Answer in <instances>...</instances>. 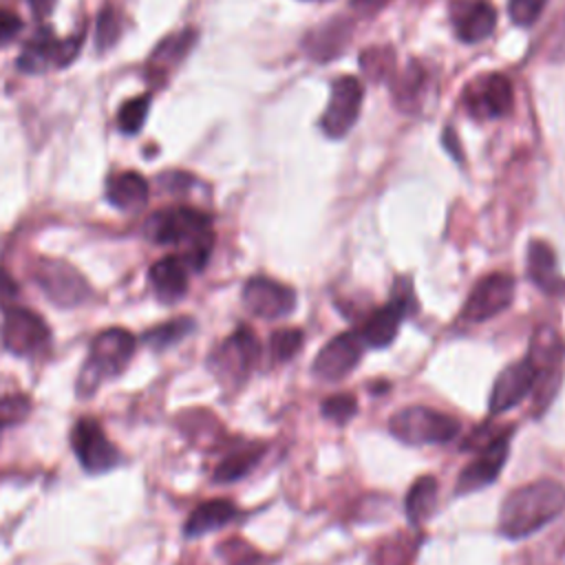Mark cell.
<instances>
[{
  "instance_id": "obj_30",
  "label": "cell",
  "mask_w": 565,
  "mask_h": 565,
  "mask_svg": "<svg viewBox=\"0 0 565 565\" xmlns=\"http://www.w3.org/2000/svg\"><path fill=\"white\" fill-rule=\"evenodd\" d=\"M320 411L327 419L335 422V424H347L355 411H358V402L351 393H338V395H329L322 404Z\"/></svg>"
},
{
  "instance_id": "obj_37",
  "label": "cell",
  "mask_w": 565,
  "mask_h": 565,
  "mask_svg": "<svg viewBox=\"0 0 565 565\" xmlns=\"http://www.w3.org/2000/svg\"><path fill=\"white\" fill-rule=\"evenodd\" d=\"M234 565H260V556L249 550V554H234Z\"/></svg>"
},
{
  "instance_id": "obj_9",
  "label": "cell",
  "mask_w": 565,
  "mask_h": 565,
  "mask_svg": "<svg viewBox=\"0 0 565 565\" xmlns=\"http://www.w3.org/2000/svg\"><path fill=\"white\" fill-rule=\"evenodd\" d=\"M71 446L82 468L90 475L108 472L121 461V452L106 437L102 424L93 417H82L75 422L71 430Z\"/></svg>"
},
{
  "instance_id": "obj_21",
  "label": "cell",
  "mask_w": 565,
  "mask_h": 565,
  "mask_svg": "<svg viewBox=\"0 0 565 565\" xmlns=\"http://www.w3.org/2000/svg\"><path fill=\"white\" fill-rule=\"evenodd\" d=\"M106 199L113 207L137 212L148 201V181L139 172H119L106 181Z\"/></svg>"
},
{
  "instance_id": "obj_7",
  "label": "cell",
  "mask_w": 565,
  "mask_h": 565,
  "mask_svg": "<svg viewBox=\"0 0 565 565\" xmlns=\"http://www.w3.org/2000/svg\"><path fill=\"white\" fill-rule=\"evenodd\" d=\"M31 276L44 296L57 307H77L90 296V285L86 278L73 265L60 258H38Z\"/></svg>"
},
{
  "instance_id": "obj_4",
  "label": "cell",
  "mask_w": 565,
  "mask_h": 565,
  "mask_svg": "<svg viewBox=\"0 0 565 565\" xmlns=\"http://www.w3.org/2000/svg\"><path fill=\"white\" fill-rule=\"evenodd\" d=\"M459 419L430 406H406L388 419L391 435L408 446L446 444L459 433Z\"/></svg>"
},
{
  "instance_id": "obj_14",
  "label": "cell",
  "mask_w": 565,
  "mask_h": 565,
  "mask_svg": "<svg viewBox=\"0 0 565 565\" xmlns=\"http://www.w3.org/2000/svg\"><path fill=\"white\" fill-rule=\"evenodd\" d=\"M241 298L245 309L263 320L285 318L296 307V291L267 276H252L243 285Z\"/></svg>"
},
{
  "instance_id": "obj_22",
  "label": "cell",
  "mask_w": 565,
  "mask_h": 565,
  "mask_svg": "<svg viewBox=\"0 0 565 565\" xmlns=\"http://www.w3.org/2000/svg\"><path fill=\"white\" fill-rule=\"evenodd\" d=\"M236 514H238V510L230 499H210V501L199 503L192 510V514L185 521L183 532H185V536L196 539V536H203L207 532L221 530L223 525L234 521Z\"/></svg>"
},
{
  "instance_id": "obj_6",
  "label": "cell",
  "mask_w": 565,
  "mask_h": 565,
  "mask_svg": "<svg viewBox=\"0 0 565 565\" xmlns=\"http://www.w3.org/2000/svg\"><path fill=\"white\" fill-rule=\"evenodd\" d=\"M413 305H415V296H413L411 278H404V276L395 278L391 300L384 307L375 309L358 331L364 347H373V349L388 347L395 340L402 320L413 311Z\"/></svg>"
},
{
  "instance_id": "obj_29",
  "label": "cell",
  "mask_w": 565,
  "mask_h": 565,
  "mask_svg": "<svg viewBox=\"0 0 565 565\" xmlns=\"http://www.w3.org/2000/svg\"><path fill=\"white\" fill-rule=\"evenodd\" d=\"M192 42H194V33H192V31H183V33L170 35V38H166V40L154 49L152 60L159 62V64L177 62V60H181V57L188 53V49L192 46Z\"/></svg>"
},
{
  "instance_id": "obj_15",
  "label": "cell",
  "mask_w": 565,
  "mask_h": 565,
  "mask_svg": "<svg viewBox=\"0 0 565 565\" xmlns=\"http://www.w3.org/2000/svg\"><path fill=\"white\" fill-rule=\"evenodd\" d=\"M362 353H364V342L358 331L338 333L318 351L311 373L318 380L338 382L358 366Z\"/></svg>"
},
{
  "instance_id": "obj_5",
  "label": "cell",
  "mask_w": 565,
  "mask_h": 565,
  "mask_svg": "<svg viewBox=\"0 0 565 565\" xmlns=\"http://www.w3.org/2000/svg\"><path fill=\"white\" fill-rule=\"evenodd\" d=\"M258 338L245 324H241L230 338H225L210 355V369L218 382L238 386L247 380L254 364L258 362Z\"/></svg>"
},
{
  "instance_id": "obj_16",
  "label": "cell",
  "mask_w": 565,
  "mask_h": 565,
  "mask_svg": "<svg viewBox=\"0 0 565 565\" xmlns=\"http://www.w3.org/2000/svg\"><path fill=\"white\" fill-rule=\"evenodd\" d=\"M512 102H514L512 84L501 73L483 75L466 88V108L477 119L503 117L510 113Z\"/></svg>"
},
{
  "instance_id": "obj_31",
  "label": "cell",
  "mask_w": 565,
  "mask_h": 565,
  "mask_svg": "<svg viewBox=\"0 0 565 565\" xmlns=\"http://www.w3.org/2000/svg\"><path fill=\"white\" fill-rule=\"evenodd\" d=\"M31 411V402L24 395L0 397V430L22 422Z\"/></svg>"
},
{
  "instance_id": "obj_12",
  "label": "cell",
  "mask_w": 565,
  "mask_h": 565,
  "mask_svg": "<svg viewBox=\"0 0 565 565\" xmlns=\"http://www.w3.org/2000/svg\"><path fill=\"white\" fill-rule=\"evenodd\" d=\"M362 97H364V88L358 82V77L353 75L338 77L331 84V97L320 119L324 135H329L331 139L344 137L360 117Z\"/></svg>"
},
{
  "instance_id": "obj_24",
  "label": "cell",
  "mask_w": 565,
  "mask_h": 565,
  "mask_svg": "<svg viewBox=\"0 0 565 565\" xmlns=\"http://www.w3.org/2000/svg\"><path fill=\"white\" fill-rule=\"evenodd\" d=\"M435 501H437V479L430 475L417 477L406 494V501H404L408 521L413 525H422L426 521V516L433 512Z\"/></svg>"
},
{
  "instance_id": "obj_3",
  "label": "cell",
  "mask_w": 565,
  "mask_h": 565,
  "mask_svg": "<svg viewBox=\"0 0 565 565\" xmlns=\"http://www.w3.org/2000/svg\"><path fill=\"white\" fill-rule=\"evenodd\" d=\"M135 349V335L121 327L97 333L77 377V395L90 397L104 382L115 380L128 366Z\"/></svg>"
},
{
  "instance_id": "obj_17",
  "label": "cell",
  "mask_w": 565,
  "mask_h": 565,
  "mask_svg": "<svg viewBox=\"0 0 565 565\" xmlns=\"http://www.w3.org/2000/svg\"><path fill=\"white\" fill-rule=\"evenodd\" d=\"M534 380H536V366L527 358L508 364L492 384L490 399H488L490 415H499L516 406L532 391Z\"/></svg>"
},
{
  "instance_id": "obj_23",
  "label": "cell",
  "mask_w": 565,
  "mask_h": 565,
  "mask_svg": "<svg viewBox=\"0 0 565 565\" xmlns=\"http://www.w3.org/2000/svg\"><path fill=\"white\" fill-rule=\"evenodd\" d=\"M265 452V446L260 444H247V446H241V448H234L230 450L214 468V481L218 483H232V481H238L243 479L263 457Z\"/></svg>"
},
{
  "instance_id": "obj_34",
  "label": "cell",
  "mask_w": 565,
  "mask_h": 565,
  "mask_svg": "<svg viewBox=\"0 0 565 565\" xmlns=\"http://www.w3.org/2000/svg\"><path fill=\"white\" fill-rule=\"evenodd\" d=\"M18 294H20V289H18V285L13 282V278L0 267V305H2V309L4 307H9L11 305V300H15L18 298Z\"/></svg>"
},
{
  "instance_id": "obj_10",
  "label": "cell",
  "mask_w": 565,
  "mask_h": 565,
  "mask_svg": "<svg viewBox=\"0 0 565 565\" xmlns=\"http://www.w3.org/2000/svg\"><path fill=\"white\" fill-rule=\"evenodd\" d=\"M510 439H512V426L501 430L486 446L477 448L475 459L468 466H463V470L459 472L455 492L457 494H468V492L481 490L483 486H490L499 477V472H501V468L508 459Z\"/></svg>"
},
{
  "instance_id": "obj_27",
  "label": "cell",
  "mask_w": 565,
  "mask_h": 565,
  "mask_svg": "<svg viewBox=\"0 0 565 565\" xmlns=\"http://www.w3.org/2000/svg\"><path fill=\"white\" fill-rule=\"evenodd\" d=\"M148 108H150V95H137L128 102L121 104L119 113H117V124H119V130L126 132V135H135L141 130L143 121H146V115H148Z\"/></svg>"
},
{
  "instance_id": "obj_35",
  "label": "cell",
  "mask_w": 565,
  "mask_h": 565,
  "mask_svg": "<svg viewBox=\"0 0 565 565\" xmlns=\"http://www.w3.org/2000/svg\"><path fill=\"white\" fill-rule=\"evenodd\" d=\"M386 2H388V0H353L351 4H353L358 11H362V13H373V11L382 9Z\"/></svg>"
},
{
  "instance_id": "obj_18",
  "label": "cell",
  "mask_w": 565,
  "mask_h": 565,
  "mask_svg": "<svg viewBox=\"0 0 565 565\" xmlns=\"http://www.w3.org/2000/svg\"><path fill=\"white\" fill-rule=\"evenodd\" d=\"M455 33L461 42H481L497 26V9L486 0H472L452 9Z\"/></svg>"
},
{
  "instance_id": "obj_13",
  "label": "cell",
  "mask_w": 565,
  "mask_h": 565,
  "mask_svg": "<svg viewBox=\"0 0 565 565\" xmlns=\"http://www.w3.org/2000/svg\"><path fill=\"white\" fill-rule=\"evenodd\" d=\"M512 298H514V278L501 271L488 274L470 291L461 309V318L468 322L490 320L501 311H505L512 305Z\"/></svg>"
},
{
  "instance_id": "obj_32",
  "label": "cell",
  "mask_w": 565,
  "mask_h": 565,
  "mask_svg": "<svg viewBox=\"0 0 565 565\" xmlns=\"http://www.w3.org/2000/svg\"><path fill=\"white\" fill-rule=\"evenodd\" d=\"M545 4H547V0H510L508 2V13H510L514 24L530 26L543 13Z\"/></svg>"
},
{
  "instance_id": "obj_26",
  "label": "cell",
  "mask_w": 565,
  "mask_h": 565,
  "mask_svg": "<svg viewBox=\"0 0 565 565\" xmlns=\"http://www.w3.org/2000/svg\"><path fill=\"white\" fill-rule=\"evenodd\" d=\"M305 342V333L300 329L294 327H285V329H276L269 335V353L274 362H287L291 360Z\"/></svg>"
},
{
  "instance_id": "obj_11",
  "label": "cell",
  "mask_w": 565,
  "mask_h": 565,
  "mask_svg": "<svg viewBox=\"0 0 565 565\" xmlns=\"http://www.w3.org/2000/svg\"><path fill=\"white\" fill-rule=\"evenodd\" d=\"M82 44V35L57 40L49 26H42L24 44L18 57V68L24 73H42L49 66H66L75 60Z\"/></svg>"
},
{
  "instance_id": "obj_20",
  "label": "cell",
  "mask_w": 565,
  "mask_h": 565,
  "mask_svg": "<svg viewBox=\"0 0 565 565\" xmlns=\"http://www.w3.org/2000/svg\"><path fill=\"white\" fill-rule=\"evenodd\" d=\"M527 276L530 280L550 296L565 291V280L558 274L554 249L545 241H532L527 247Z\"/></svg>"
},
{
  "instance_id": "obj_28",
  "label": "cell",
  "mask_w": 565,
  "mask_h": 565,
  "mask_svg": "<svg viewBox=\"0 0 565 565\" xmlns=\"http://www.w3.org/2000/svg\"><path fill=\"white\" fill-rule=\"evenodd\" d=\"M119 33H121V22H119V15H117L115 7L104 4L99 15H97V35H95L97 49L104 51V49L113 46L117 42Z\"/></svg>"
},
{
  "instance_id": "obj_2",
  "label": "cell",
  "mask_w": 565,
  "mask_h": 565,
  "mask_svg": "<svg viewBox=\"0 0 565 565\" xmlns=\"http://www.w3.org/2000/svg\"><path fill=\"white\" fill-rule=\"evenodd\" d=\"M565 510V488L554 479H539L519 486L501 503L499 534L505 539H525Z\"/></svg>"
},
{
  "instance_id": "obj_1",
  "label": "cell",
  "mask_w": 565,
  "mask_h": 565,
  "mask_svg": "<svg viewBox=\"0 0 565 565\" xmlns=\"http://www.w3.org/2000/svg\"><path fill=\"white\" fill-rule=\"evenodd\" d=\"M143 236L157 245L181 247L179 256L194 271H201L205 267L214 247L210 216L188 205H174L152 212L143 223Z\"/></svg>"
},
{
  "instance_id": "obj_33",
  "label": "cell",
  "mask_w": 565,
  "mask_h": 565,
  "mask_svg": "<svg viewBox=\"0 0 565 565\" xmlns=\"http://www.w3.org/2000/svg\"><path fill=\"white\" fill-rule=\"evenodd\" d=\"M20 29H22V20L13 11L0 7V46L9 44L20 33Z\"/></svg>"
},
{
  "instance_id": "obj_8",
  "label": "cell",
  "mask_w": 565,
  "mask_h": 565,
  "mask_svg": "<svg viewBox=\"0 0 565 565\" xmlns=\"http://www.w3.org/2000/svg\"><path fill=\"white\" fill-rule=\"evenodd\" d=\"M2 344L13 355H35L51 342V329L46 320L33 309L9 305L4 307V318L0 327Z\"/></svg>"
},
{
  "instance_id": "obj_19",
  "label": "cell",
  "mask_w": 565,
  "mask_h": 565,
  "mask_svg": "<svg viewBox=\"0 0 565 565\" xmlns=\"http://www.w3.org/2000/svg\"><path fill=\"white\" fill-rule=\"evenodd\" d=\"M188 269H190L188 263L179 254L163 256L157 263H152L148 278H150V285L161 302L172 305L185 296Z\"/></svg>"
},
{
  "instance_id": "obj_36",
  "label": "cell",
  "mask_w": 565,
  "mask_h": 565,
  "mask_svg": "<svg viewBox=\"0 0 565 565\" xmlns=\"http://www.w3.org/2000/svg\"><path fill=\"white\" fill-rule=\"evenodd\" d=\"M29 7L33 11V15L44 18L53 9V0H29Z\"/></svg>"
},
{
  "instance_id": "obj_25",
  "label": "cell",
  "mask_w": 565,
  "mask_h": 565,
  "mask_svg": "<svg viewBox=\"0 0 565 565\" xmlns=\"http://www.w3.org/2000/svg\"><path fill=\"white\" fill-rule=\"evenodd\" d=\"M194 329V320L188 318V316H181V318H174V320H168L154 329H150L143 340L146 344H150L152 349H168L177 342H181L190 331Z\"/></svg>"
}]
</instances>
